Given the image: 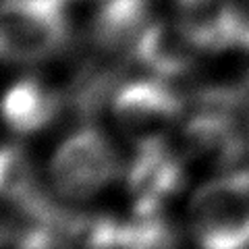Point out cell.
Here are the masks:
<instances>
[{"label":"cell","mask_w":249,"mask_h":249,"mask_svg":"<svg viewBox=\"0 0 249 249\" xmlns=\"http://www.w3.org/2000/svg\"><path fill=\"white\" fill-rule=\"evenodd\" d=\"M189 227L201 249H249V170L197 189L189 204Z\"/></svg>","instance_id":"cell-1"},{"label":"cell","mask_w":249,"mask_h":249,"mask_svg":"<svg viewBox=\"0 0 249 249\" xmlns=\"http://www.w3.org/2000/svg\"><path fill=\"white\" fill-rule=\"evenodd\" d=\"M65 0H4L0 50L9 62L31 65L52 56L67 42Z\"/></svg>","instance_id":"cell-2"},{"label":"cell","mask_w":249,"mask_h":249,"mask_svg":"<svg viewBox=\"0 0 249 249\" xmlns=\"http://www.w3.org/2000/svg\"><path fill=\"white\" fill-rule=\"evenodd\" d=\"M119 173L110 142L96 129H79L62 142L50 162V181L65 199L83 201L106 189Z\"/></svg>","instance_id":"cell-3"},{"label":"cell","mask_w":249,"mask_h":249,"mask_svg":"<svg viewBox=\"0 0 249 249\" xmlns=\"http://www.w3.org/2000/svg\"><path fill=\"white\" fill-rule=\"evenodd\" d=\"M114 119L139 143L156 142L183 110V100L162 81H133L116 89L112 100Z\"/></svg>","instance_id":"cell-4"},{"label":"cell","mask_w":249,"mask_h":249,"mask_svg":"<svg viewBox=\"0 0 249 249\" xmlns=\"http://www.w3.org/2000/svg\"><path fill=\"white\" fill-rule=\"evenodd\" d=\"M199 48L181 23H150L133 46L135 58L160 77H175L191 67Z\"/></svg>","instance_id":"cell-5"},{"label":"cell","mask_w":249,"mask_h":249,"mask_svg":"<svg viewBox=\"0 0 249 249\" xmlns=\"http://www.w3.org/2000/svg\"><path fill=\"white\" fill-rule=\"evenodd\" d=\"M147 25L150 0H104L91 21V37L100 50H133Z\"/></svg>","instance_id":"cell-6"},{"label":"cell","mask_w":249,"mask_h":249,"mask_svg":"<svg viewBox=\"0 0 249 249\" xmlns=\"http://www.w3.org/2000/svg\"><path fill=\"white\" fill-rule=\"evenodd\" d=\"M62 100L34 79L15 83L4 98V119L19 135L44 129L60 110Z\"/></svg>","instance_id":"cell-7"},{"label":"cell","mask_w":249,"mask_h":249,"mask_svg":"<svg viewBox=\"0 0 249 249\" xmlns=\"http://www.w3.org/2000/svg\"><path fill=\"white\" fill-rule=\"evenodd\" d=\"M175 229L158 214L137 216V220L121 224L119 249H177Z\"/></svg>","instance_id":"cell-8"},{"label":"cell","mask_w":249,"mask_h":249,"mask_svg":"<svg viewBox=\"0 0 249 249\" xmlns=\"http://www.w3.org/2000/svg\"><path fill=\"white\" fill-rule=\"evenodd\" d=\"M232 44L249 48V0H227Z\"/></svg>","instance_id":"cell-9"},{"label":"cell","mask_w":249,"mask_h":249,"mask_svg":"<svg viewBox=\"0 0 249 249\" xmlns=\"http://www.w3.org/2000/svg\"><path fill=\"white\" fill-rule=\"evenodd\" d=\"M15 249H62L60 237H52V235H40L34 237L29 241H23Z\"/></svg>","instance_id":"cell-10"}]
</instances>
